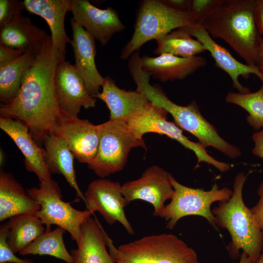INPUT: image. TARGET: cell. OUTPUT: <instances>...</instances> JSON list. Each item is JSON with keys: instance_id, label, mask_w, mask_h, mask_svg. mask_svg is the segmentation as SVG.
<instances>
[{"instance_id": "cell-13", "label": "cell", "mask_w": 263, "mask_h": 263, "mask_svg": "<svg viewBox=\"0 0 263 263\" xmlns=\"http://www.w3.org/2000/svg\"><path fill=\"white\" fill-rule=\"evenodd\" d=\"M52 133L64 140L75 158L81 163L90 164L98 149L99 137L96 125L61 110Z\"/></svg>"}, {"instance_id": "cell-11", "label": "cell", "mask_w": 263, "mask_h": 263, "mask_svg": "<svg viewBox=\"0 0 263 263\" xmlns=\"http://www.w3.org/2000/svg\"><path fill=\"white\" fill-rule=\"evenodd\" d=\"M169 175L163 168L153 165L139 179L122 184L121 192L127 205L136 200L146 201L153 206V216L160 217L165 202L171 199L174 193Z\"/></svg>"}, {"instance_id": "cell-7", "label": "cell", "mask_w": 263, "mask_h": 263, "mask_svg": "<svg viewBox=\"0 0 263 263\" xmlns=\"http://www.w3.org/2000/svg\"><path fill=\"white\" fill-rule=\"evenodd\" d=\"M96 127L98 149L94 159L88 166L101 178L122 170L132 148H146L144 140L135 136L125 121L109 120Z\"/></svg>"}, {"instance_id": "cell-34", "label": "cell", "mask_w": 263, "mask_h": 263, "mask_svg": "<svg viewBox=\"0 0 263 263\" xmlns=\"http://www.w3.org/2000/svg\"><path fill=\"white\" fill-rule=\"evenodd\" d=\"M26 50L17 49L0 44V68L20 57Z\"/></svg>"}, {"instance_id": "cell-28", "label": "cell", "mask_w": 263, "mask_h": 263, "mask_svg": "<svg viewBox=\"0 0 263 263\" xmlns=\"http://www.w3.org/2000/svg\"><path fill=\"white\" fill-rule=\"evenodd\" d=\"M45 33L33 24L30 18L22 16L17 21L0 27V44L17 49H34Z\"/></svg>"}, {"instance_id": "cell-14", "label": "cell", "mask_w": 263, "mask_h": 263, "mask_svg": "<svg viewBox=\"0 0 263 263\" xmlns=\"http://www.w3.org/2000/svg\"><path fill=\"white\" fill-rule=\"evenodd\" d=\"M55 88L58 104L66 113L78 117L81 108L95 106L96 98L89 93L85 83L75 66L63 60L57 65Z\"/></svg>"}, {"instance_id": "cell-1", "label": "cell", "mask_w": 263, "mask_h": 263, "mask_svg": "<svg viewBox=\"0 0 263 263\" xmlns=\"http://www.w3.org/2000/svg\"><path fill=\"white\" fill-rule=\"evenodd\" d=\"M34 49V62L24 76L17 96L11 104L0 107V115L26 125L40 146L47 135L52 133L61 114L55 78L57 65L65 60V55L55 48L51 36L47 32Z\"/></svg>"}, {"instance_id": "cell-36", "label": "cell", "mask_w": 263, "mask_h": 263, "mask_svg": "<svg viewBox=\"0 0 263 263\" xmlns=\"http://www.w3.org/2000/svg\"><path fill=\"white\" fill-rule=\"evenodd\" d=\"M254 18L258 30L263 38V0H255Z\"/></svg>"}, {"instance_id": "cell-26", "label": "cell", "mask_w": 263, "mask_h": 263, "mask_svg": "<svg viewBox=\"0 0 263 263\" xmlns=\"http://www.w3.org/2000/svg\"><path fill=\"white\" fill-rule=\"evenodd\" d=\"M7 243L14 253L19 252L39 235L45 228L35 213H23L9 219Z\"/></svg>"}, {"instance_id": "cell-8", "label": "cell", "mask_w": 263, "mask_h": 263, "mask_svg": "<svg viewBox=\"0 0 263 263\" xmlns=\"http://www.w3.org/2000/svg\"><path fill=\"white\" fill-rule=\"evenodd\" d=\"M31 197L40 207L35 214L45 225L46 232L50 231L52 225L68 232L76 244L79 243L82 225L94 214L86 209L79 210L62 200V195L57 183L53 179L39 183V187L27 190Z\"/></svg>"}, {"instance_id": "cell-16", "label": "cell", "mask_w": 263, "mask_h": 263, "mask_svg": "<svg viewBox=\"0 0 263 263\" xmlns=\"http://www.w3.org/2000/svg\"><path fill=\"white\" fill-rule=\"evenodd\" d=\"M189 34L195 37L209 52L215 61V65L225 71L230 76L233 87L238 93L250 92L248 87L243 86L239 81L242 76L247 79L251 74L255 75L263 83V75L258 66L243 63L235 59L226 48L216 43L203 26L186 27Z\"/></svg>"}, {"instance_id": "cell-33", "label": "cell", "mask_w": 263, "mask_h": 263, "mask_svg": "<svg viewBox=\"0 0 263 263\" xmlns=\"http://www.w3.org/2000/svg\"><path fill=\"white\" fill-rule=\"evenodd\" d=\"M9 230L8 222L0 226V263H34L28 259H23L17 257L7 243Z\"/></svg>"}, {"instance_id": "cell-42", "label": "cell", "mask_w": 263, "mask_h": 263, "mask_svg": "<svg viewBox=\"0 0 263 263\" xmlns=\"http://www.w3.org/2000/svg\"></svg>"}, {"instance_id": "cell-4", "label": "cell", "mask_w": 263, "mask_h": 263, "mask_svg": "<svg viewBox=\"0 0 263 263\" xmlns=\"http://www.w3.org/2000/svg\"><path fill=\"white\" fill-rule=\"evenodd\" d=\"M246 179L243 172L237 174L231 197L227 201L220 202L212 212L217 226L226 229L231 236L232 241L227 247L230 256L238 257L241 249L256 263L263 248V230L243 201V188Z\"/></svg>"}, {"instance_id": "cell-10", "label": "cell", "mask_w": 263, "mask_h": 263, "mask_svg": "<svg viewBox=\"0 0 263 263\" xmlns=\"http://www.w3.org/2000/svg\"><path fill=\"white\" fill-rule=\"evenodd\" d=\"M168 113L164 109L151 104L147 110L126 122L132 132L139 139H143V136L147 133H158L175 140L186 149L192 150L197 159L195 168L199 167L200 163L205 162L222 172L230 169V164L215 159L207 153L205 147L201 143L192 141L185 136L183 130L174 122L167 120Z\"/></svg>"}, {"instance_id": "cell-17", "label": "cell", "mask_w": 263, "mask_h": 263, "mask_svg": "<svg viewBox=\"0 0 263 263\" xmlns=\"http://www.w3.org/2000/svg\"><path fill=\"white\" fill-rule=\"evenodd\" d=\"M70 23L72 29L71 44L74 54V65L83 79L89 93L95 98L100 93L104 77L98 72L95 62L96 54L95 39L73 19Z\"/></svg>"}, {"instance_id": "cell-23", "label": "cell", "mask_w": 263, "mask_h": 263, "mask_svg": "<svg viewBox=\"0 0 263 263\" xmlns=\"http://www.w3.org/2000/svg\"><path fill=\"white\" fill-rule=\"evenodd\" d=\"M40 205L9 172H0V221L23 213H36Z\"/></svg>"}, {"instance_id": "cell-5", "label": "cell", "mask_w": 263, "mask_h": 263, "mask_svg": "<svg viewBox=\"0 0 263 263\" xmlns=\"http://www.w3.org/2000/svg\"><path fill=\"white\" fill-rule=\"evenodd\" d=\"M115 263H199L195 251L172 234L143 237L115 247L107 240Z\"/></svg>"}, {"instance_id": "cell-32", "label": "cell", "mask_w": 263, "mask_h": 263, "mask_svg": "<svg viewBox=\"0 0 263 263\" xmlns=\"http://www.w3.org/2000/svg\"><path fill=\"white\" fill-rule=\"evenodd\" d=\"M25 10L23 1L17 0H0V27L11 24L22 16V11Z\"/></svg>"}, {"instance_id": "cell-30", "label": "cell", "mask_w": 263, "mask_h": 263, "mask_svg": "<svg viewBox=\"0 0 263 263\" xmlns=\"http://www.w3.org/2000/svg\"><path fill=\"white\" fill-rule=\"evenodd\" d=\"M225 100L245 110L248 113L246 121L255 130L263 129V83L260 88L254 93L229 92Z\"/></svg>"}, {"instance_id": "cell-18", "label": "cell", "mask_w": 263, "mask_h": 263, "mask_svg": "<svg viewBox=\"0 0 263 263\" xmlns=\"http://www.w3.org/2000/svg\"><path fill=\"white\" fill-rule=\"evenodd\" d=\"M0 128L14 141L22 153L27 171L34 172L40 183L52 179L44 160L45 150L35 142L26 125L18 120L0 116Z\"/></svg>"}, {"instance_id": "cell-19", "label": "cell", "mask_w": 263, "mask_h": 263, "mask_svg": "<svg viewBox=\"0 0 263 263\" xmlns=\"http://www.w3.org/2000/svg\"><path fill=\"white\" fill-rule=\"evenodd\" d=\"M102 90L95 96L110 111V120L126 121L150 107L151 103L141 93L120 89L109 76L104 77Z\"/></svg>"}, {"instance_id": "cell-35", "label": "cell", "mask_w": 263, "mask_h": 263, "mask_svg": "<svg viewBox=\"0 0 263 263\" xmlns=\"http://www.w3.org/2000/svg\"><path fill=\"white\" fill-rule=\"evenodd\" d=\"M257 193L260 197L259 200L250 209L257 224L263 230V180L258 188Z\"/></svg>"}, {"instance_id": "cell-24", "label": "cell", "mask_w": 263, "mask_h": 263, "mask_svg": "<svg viewBox=\"0 0 263 263\" xmlns=\"http://www.w3.org/2000/svg\"><path fill=\"white\" fill-rule=\"evenodd\" d=\"M44 160L51 173L62 175L77 196L85 204L84 194L80 189L74 166V156L66 142L53 133L45 137Z\"/></svg>"}, {"instance_id": "cell-39", "label": "cell", "mask_w": 263, "mask_h": 263, "mask_svg": "<svg viewBox=\"0 0 263 263\" xmlns=\"http://www.w3.org/2000/svg\"><path fill=\"white\" fill-rule=\"evenodd\" d=\"M260 60L258 68L263 75V38H262L259 50Z\"/></svg>"}, {"instance_id": "cell-21", "label": "cell", "mask_w": 263, "mask_h": 263, "mask_svg": "<svg viewBox=\"0 0 263 263\" xmlns=\"http://www.w3.org/2000/svg\"><path fill=\"white\" fill-rule=\"evenodd\" d=\"M25 10L44 19L51 31L55 48L65 55L66 46L71 43L65 29V18L70 10V0H24Z\"/></svg>"}, {"instance_id": "cell-12", "label": "cell", "mask_w": 263, "mask_h": 263, "mask_svg": "<svg viewBox=\"0 0 263 263\" xmlns=\"http://www.w3.org/2000/svg\"><path fill=\"white\" fill-rule=\"evenodd\" d=\"M84 194L87 209L99 212L109 225L118 222L129 234H134L125 215L127 205L119 183L105 178L95 180L89 184Z\"/></svg>"}, {"instance_id": "cell-40", "label": "cell", "mask_w": 263, "mask_h": 263, "mask_svg": "<svg viewBox=\"0 0 263 263\" xmlns=\"http://www.w3.org/2000/svg\"><path fill=\"white\" fill-rule=\"evenodd\" d=\"M239 263H255L250 258H249L248 255L243 252Z\"/></svg>"}, {"instance_id": "cell-9", "label": "cell", "mask_w": 263, "mask_h": 263, "mask_svg": "<svg viewBox=\"0 0 263 263\" xmlns=\"http://www.w3.org/2000/svg\"><path fill=\"white\" fill-rule=\"evenodd\" d=\"M169 179L174 193L170 203L165 206L160 215L168 222L167 228L172 229L178 221L185 216L197 215L206 219L217 229L216 219L211 210V206L216 202L227 201L233 191L227 187L219 188L216 184L209 190L205 191L182 185L170 174Z\"/></svg>"}, {"instance_id": "cell-41", "label": "cell", "mask_w": 263, "mask_h": 263, "mask_svg": "<svg viewBox=\"0 0 263 263\" xmlns=\"http://www.w3.org/2000/svg\"><path fill=\"white\" fill-rule=\"evenodd\" d=\"M256 263H263V248L261 256Z\"/></svg>"}, {"instance_id": "cell-3", "label": "cell", "mask_w": 263, "mask_h": 263, "mask_svg": "<svg viewBox=\"0 0 263 263\" xmlns=\"http://www.w3.org/2000/svg\"><path fill=\"white\" fill-rule=\"evenodd\" d=\"M255 4V0H226L202 26L213 38L226 42L247 64L258 66L263 37L254 18Z\"/></svg>"}, {"instance_id": "cell-27", "label": "cell", "mask_w": 263, "mask_h": 263, "mask_svg": "<svg viewBox=\"0 0 263 263\" xmlns=\"http://www.w3.org/2000/svg\"><path fill=\"white\" fill-rule=\"evenodd\" d=\"M157 46L153 53L164 54L188 58L207 51L206 47L197 39H194L186 27L176 29L156 40Z\"/></svg>"}, {"instance_id": "cell-38", "label": "cell", "mask_w": 263, "mask_h": 263, "mask_svg": "<svg viewBox=\"0 0 263 263\" xmlns=\"http://www.w3.org/2000/svg\"><path fill=\"white\" fill-rule=\"evenodd\" d=\"M162 1L172 8L189 11L191 0H163Z\"/></svg>"}, {"instance_id": "cell-2", "label": "cell", "mask_w": 263, "mask_h": 263, "mask_svg": "<svg viewBox=\"0 0 263 263\" xmlns=\"http://www.w3.org/2000/svg\"><path fill=\"white\" fill-rule=\"evenodd\" d=\"M128 68L137 86L136 90L153 105L170 113L181 130L195 136L205 148L212 147L231 159L241 155L240 149L221 137L215 128L204 117L195 101L187 106L179 105L170 100L161 89L151 85V75L142 69L139 55L134 54L130 58Z\"/></svg>"}, {"instance_id": "cell-43", "label": "cell", "mask_w": 263, "mask_h": 263, "mask_svg": "<svg viewBox=\"0 0 263 263\" xmlns=\"http://www.w3.org/2000/svg\"></svg>"}, {"instance_id": "cell-31", "label": "cell", "mask_w": 263, "mask_h": 263, "mask_svg": "<svg viewBox=\"0 0 263 263\" xmlns=\"http://www.w3.org/2000/svg\"><path fill=\"white\" fill-rule=\"evenodd\" d=\"M226 0H191L189 12L195 26H202Z\"/></svg>"}, {"instance_id": "cell-25", "label": "cell", "mask_w": 263, "mask_h": 263, "mask_svg": "<svg viewBox=\"0 0 263 263\" xmlns=\"http://www.w3.org/2000/svg\"><path fill=\"white\" fill-rule=\"evenodd\" d=\"M35 49H27L20 57L0 68V100L11 104L17 96L22 80L33 64Z\"/></svg>"}, {"instance_id": "cell-29", "label": "cell", "mask_w": 263, "mask_h": 263, "mask_svg": "<svg viewBox=\"0 0 263 263\" xmlns=\"http://www.w3.org/2000/svg\"><path fill=\"white\" fill-rule=\"evenodd\" d=\"M65 231L60 227L53 231H45L19 253L21 255H50L66 263H75L64 243L63 234Z\"/></svg>"}, {"instance_id": "cell-22", "label": "cell", "mask_w": 263, "mask_h": 263, "mask_svg": "<svg viewBox=\"0 0 263 263\" xmlns=\"http://www.w3.org/2000/svg\"><path fill=\"white\" fill-rule=\"evenodd\" d=\"M106 233L96 219L91 217L81 226L77 248L70 253L75 263H115L108 252Z\"/></svg>"}, {"instance_id": "cell-6", "label": "cell", "mask_w": 263, "mask_h": 263, "mask_svg": "<svg viewBox=\"0 0 263 263\" xmlns=\"http://www.w3.org/2000/svg\"><path fill=\"white\" fill-rule=\"evenodd\" d=\"M194 26L188 11L172 8L162 0H143L138 10L132 36L120 57L126 59L150 40H156L177 28Z\"/></svg>"}, {"instance_id": "cell-15", "label": "cell", "mask_w": 263, "mask_h": 263, "mask_svg": "<svg viewBox=\"0 0 263 263\" xmlns=\"http://www.w3.org/2000/svg\"><path fill=\"white\" fill-rule=\"evenodd\" d=\"M69 11L73 19L102 45L125 29L117 12L111 7L102 9L87 0H70Z\"/></svg>"}, {"instance_id": "cell-20", "label": "cell", "mask_w": 263, "mask_h": 263, "mask_svg": "<svg viewBox=\"0 0 263 263\" xmlns=\"http://www.w3.org/2000/svg\"><path fill=\"white\" fill-rule=\"evenodd\" d=\"M142 69L162 82L183 80L207 64L203 56L184 58L168 54L140 58Z\"/></svg>"}, {"instance_id": "cell-37", "label": "cell", "mask_w": 263, "mask_h": 263, "mask_svg": "<svg viewBox=\"0 0 263 263\" xmlns=\"http://www.w3.org/2000/svg\"><path fill=\"white\" fill-rule=\"evenodd\" d=\"M252 139L254 147L252 152L255 156L263 159V129L253 133Z\"/></svg>"}]
</instances>
